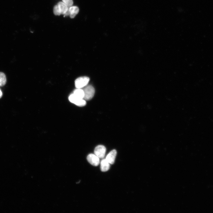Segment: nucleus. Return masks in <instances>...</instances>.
<instances>
[{"label":"nucleus","mask_w":213,"mask_h":213,"mask_svg":"<svg viewBox=\"0 0 213 213\" xmlns=\"http://www.w3.org/2000/svg\"><path fill=\"white\" fill-rule=\"evenodd\" d=\"M2 92L0 89V98L2 97Z\"/></svg>","instance_id":"nucleus-14"},{"label":"nucleus","mask_w":213,"mask_h":213,"mask_svg":"<svg viewBox=\"0 0 213 213\" xmlns=\"http://www.w3.org/2000/svg\"><path fill=\"white\" fill-rule=\"evenodd\" d=\"M6 83V78L4 74L2 72H0V86L4 85Z\"/></svg>","instance_id":"nucleus-11"},{"label":"nucleus","mask_w":213,"mask_h":213,"mask_svg":"<svg viewBox=\"0 0 213 213\" xmlns=\"http://www.w3.org/2000/svg\"><path fill=\"white\" fill-rule=\"evenodd\" d=\"M53 12L54 14L56 15H59L61 14L60 10L57 4L55 5L54 6L53 9Z\"/></svg>","instance_id":"nucleus-12"},{"label":"nucleus","mask_w":213,"mask_h":213,"mask_svg":"<svg viewBox=\"0 0 213 213\" xmlns=\"http://www.w3.org/2000/svg\"><path fill=\"white\" fill-rule=\"evenodd\" d=\"M69 99L70 102L79 106H84L86 104L85 100L77 97L73 93L69 96Z\"/></svg>","instance_id":"nucleus-3"},{"label":"nucleus","mask_w":213,"mask_h":213,"mask_svg":"<svg viewBox=\"0 0 213 213\" xmlns=\"http://www.w3.org/2000/svg\"><path fill=\"white\" fill-rule=\"evenodd\" d=\"M59 7L61 14H64L67 11L68 8L67 5L63 2H59L57 4Z\"/></svg>","instance_id":"nucleus-8"},{"label":"nucleus","mask_w":213,"mask_h":213,"mask_svg":"<svg viewBox=\"0 0 213 213\" xmlns=\"http://www.w3.org/2000/svg\"><path fill=\"white\" fill-rule=\"evenodd\" d=\"M117 153V151L116 150H112L107 155L105 159L110 164H113L114 162Z\"/></svg>","instance_id":"nucleus-6"},{"label":"nucleus","mask_w":213,"mask_h":213,"mask_svg":"<svg viewBox=\"0 0 213 213\" xmlns=\"http://www.w3.org/2000/svg\"><path fill=\"white\" fill-rule=\"evenodd\" d=\"M90 79L86 76L78 78L75 81V85L77 88H81L87 85Z\"/></svg>","instance_id":"nucleus-2"},{"label":"nucleus","mask_w":213,"mask_h":213,"mask_svg":"<svg viewBox=\"0 0 213 213\" xmlns=\"http://www.w3.org/2000/svg\"><path fill=\"white\" fill-rule=\"evenodd\" d=\"M62 1L67 5L68 9L72 6L73 4L72 0H62Z\"/></svg>","instance_id":"nucleus-13"},{"label":"nucleus","mask_w":213,"mask_h":213,"mask_svg":"<svg viewBox=\"0 0 213 213\" xmlns=\"http://www.w3.org/2000/svg\"><path fill=\"white\" fill-rule=\"evenodd\" d=\"M110 164L105 159H103L100 163V169L101 171L105 172L107 171L110 167Z\"/></svg>","instance_id":"nucleus-7"},{"label":"nucleus","mask_w":213,"mask_h":213,"mask_svg":"<svg viewBox=\"0 0 213 213\" xmlns=\"http://www.w3.org/2000/svg\"><path fill=\"white\" fill-rule=\"evenodd\" d=\"M87 159L88 162L93 166H96L99 164V158L95 154H89L87 156Z\"/></svg>","instance_id":"nucleus-5"},{"label":"nucleus","mask_w":213,"mask_h":213,"mask_svg":"<svg viewBox=\"0 0 213 213\" xmlns=\"http://www.w3.org/2000/svg\"><path fill=\"white\" fill-rule=\"evenodd\" d=\"M106 150V148L104 146L99 145L95 147L94 153L99 158L102 159L105 156Z\"/></svg>","instance_id":"nucleus-4"},{"label":"nucleus","mask_w":213,"mask_h":213,"mask_svg":"<svg viewBox=\"0 0 213 213\" xmlns=\"http://www.w3.org/2000/svg\"><path fill=\"white\" fill-rule=\"evenodd\" d=\"M83 89L84 92L83 99L85 100H91L93 97L95 92L94 88L91 85H87Z\"/></svg>","instance_id":"nucleus-1"},{"label":"nucleus","mask_w":213,"mask_h":213,"mask_svg":"<svg viewBox=\"0 0 213 213\" xmlns=\"http://www.w3.org/2000/svg\"><path fill=\"white\" fill-rule=\"evenodd\" d=\"M70 12V17L71 18L75 17L79 11L78 8L76 6H71L68 9Z\"/></svg>","instance_id":"nucleus-9"},{"label":"nucleus","mask_w":213,"mask_h":213,"mask_svg":"<svg viewBox=\"0 0 213 213\" xmlns=\"http://www.w3.org/2000/svg\"><path fill=\"white\" fill-rule=\"evenodd\" d=\"M73 93L77 97L80 99H83L84 94L83 89L77 88L74 91Z\"/></svg>","instance_id":"nucleus-10"}]
</instances>
